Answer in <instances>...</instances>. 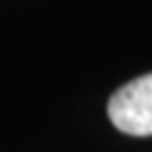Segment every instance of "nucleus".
Wrapping results in <instances>:
<instances>
[{"label": "nucleus", "instance_id": "obj_1", "mask_svg": "<svg viewBox=\"0 0 152 152\" xmlns=\"http://www.w3.org/2000/svg\"><path fill=\"white\" fill-rule=\"evenodd\" d=\"M107 114L114 128L132 137L152 134V74L139 76L112 94Z\"/></svg>", "mask_w": 152, "mask_h": 152}]
</instances>
